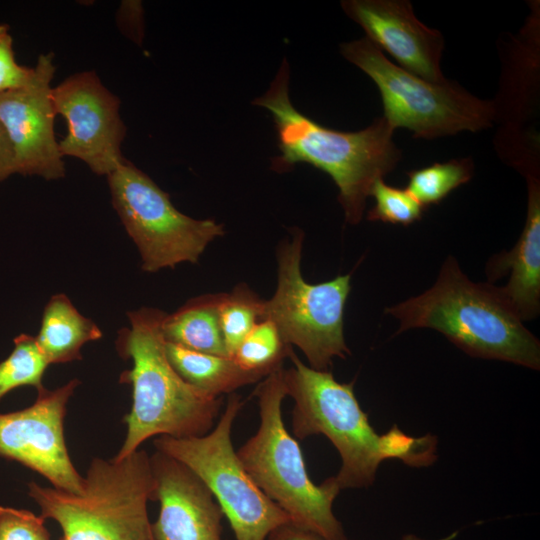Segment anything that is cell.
Returning <instances> with one entry per match:
<instances>
[{"mask_svg":"<svg viewBox=\"0 0 540 540\" xmlns=\"http://www.w3.org/2000/svg\"><path fill=\"white\" fill-rule=\"evenodd\" d=\"M153 501L160 511L152 523L155 540H221L224 513L203 481L181 462L156 451L150 456Z\"/></svg>","mask_w":540,"mask_h":540,"instance_id":"15","label":"cell"},{"mask_svg":"<svg viewBox=\"0 0 540 540\" xmlns=\"http://www.w3.org/2000/svg\"><path fill=\"white\" fill-rule=\"evenodd\" d=\"M52 96L56 113L68 128L59 141L62 156L81 160L97 175L111 174L125 160L121 145L126 127L118 97L94 71L67 77L53 87Z\"/></svg>","mask_w":540,"mask_h":540,"instance_id":"12","label":"cell"},{"mask_svg":"<svg viewBox=\"0 0 540 540\" xmlns=\"http://www.w3.org/2000/svg\"><path fill=\"white\" fill-rule=\"evenodd\" d=\"M33 69L27 85L0 94V122L13 149L15 173L57 180L65 166L54 131L53 54H41Z\"/></svg>","mask_w":540,"mask_h":540,"instance_id":"13","label":"cell"},{"mask_svg":"<svg viewBox=\"0 0 540 540\" xmlns=\"http://www.w3.org/2000/svg\"><path fill=\"white\" fill-rule=\"evenodd\" d=\"M289 66L284 60L269 89L253 104L271 112L281 154L273 168L282 172L298 162L311 164L333 179L350 224L361 221L374 182L392 172L401 159L394 129L384 117L356 132L321 126L295 109L289 98Z\"/></svg>","mask_w":540,"mask_h":540,"instance_id":"2","label":"cell"},{"mask_svg":"<svg viewBox=\"0 0 540 540\" xmlns=\"http://www.w3.org/2000/svg\"><path fill=\"white\" fill-rule=\"evenodd\" d=\"M79 385L74 378L56 389L43 386L32 405L0 414V458L16 461L70 493L83 486L64 437L67 404Z\"/></svg>","mask_w":540,"mask_h":540,"instance_id":"11","label":"cell"},{"mask_svg":"<svg viewBox=\"0 0 540 540\" xmlns=\"http://www.w3.org/2000/svg\"><path fill=\"white\" fill-rule=\"evenodd\" d=\"M14 174L16 173L13 149L0 122V183Z\"/></svg>","mask_w":540,"mask_h":540,"instance_id":"29","label":"cell"},{"mask_svg":"<svg viewBox=\"0 0 540 540\" xmlns=\"http://www.w3.org/2000/svg\"><path fill=\"white\" fill-rule=\"evenodd\" d=\"M370 196L375 204L368 211L369 221L408 226L420 220L425 210L406 188L391 186L382 178L374 182Z\"/></svg>","mask_w":540,"mask_h":540,"instance_id":"24","label":"cell"},{"mask_svg":"<svg viewBox=\"0 0 540 540\" xmlns=\"http://www.w3.org/2000/svg\"><path fill=\"white\" fill-rule=\"evenodd\" d=\"M165 351L173 368L186 382L212 396L232 393L266 377L243 369L229 356L197 352L166 341Z\"/></svg>","mask_w":540,"mask_h":540,"instance_id":"19","label":"cell"},{"mask_svg":"<svg viewBox=\"0 0 540 540\" xmlns=\"http://www.w3.org/2000/svg\"><path fill=\"white\" fill-rule=\"evenodd\" d=\"M342 55L366 73L379 89L384 119L395 130L407 128L416 138L434 139L491 126L497 108L456 82H431L391 62L366 37L343 43Z\"/></svg>","mask_w":540,"mask_h":540,"instance_id":"7","label":"cell"},{"mask_svg":"<svg viewBox=\"0 0 540 540\" xmlns=\"http://www.w3.org/2000/svg\"><path fill=\"white\" fill-rule=\"evenodd\" d=\"M384 312L399 321L396 334L430 328L471 357L540 368V342L492 283H476L449 255L434 285Z\"/></svg>","mask_w":540,"mask_h":540,"instance_id":"4","label":"cell"},{"mask_svg":"<svg viewBox=\"0 0 540 540\" xmlns=\"http://www.w3.org/2000/svg\"><path fill=\"white\" fill-rule=\"evenodd\" d=\"M220 297L202 295L166 314L161 325L164 340L197 352L229 356L219 320Z\"/></svg>","mask_w":540,"mask_h":540,"instance_id":"18","label":"cell"},{"mask_svg":"<svg viewBox=\"0 0 540 540\" xmlns=\"http://www.w3.org/2000/svg\"><path fill=\"white\" fill-rule=\"evenodd\" d=\"M165 315L157 308L129 311V326L120 329L115 340L119 356L132 365L119 378L131 386L132 406L123 418L127 433L115 459L130 455L154 436L205 435L220 414L222 399L186 382L168 360L161 330Z\"/></svg>","mask_w":540,"mask_h":540,"instance_id":"3","label":"cell"},{"mask_svg":"<svg viewBox=\"0 0 540 540\" xmlns=\"http://www.w3.org/2000/svg\"><path fill=\"white\" fill-rule=\"evenodd\" d=\"M244 402L231 393L217 424L205 435L158 436L156 451L188 467L211 491L236 540H265L288 515L253 482L235 451L231 433Z\"/></svg>","mask_w":540,"mask_h":540,"instance_id":"8","label":"cell"},{"mask_svg":"<svg viewBox=\"0 0 540 540\" xmlns=\"http://www.w3.org/2000/svg\"><path fill=\"white\" fill-rule=\"evenodd\" d=\"M341 6L398 66L431 82L446 80L440 66L444 38L417 19L409 1L346 0Z\"/></svg>","mask_w":540,"mask_h":540,"instance_id":"14","label":"cell"},{"mask_svg":"<svg viewBox=\"0 0 540 540\" xmlns=\"http://www.w3.org/2000/svg\"><path fill=\"white\" fill-rule=\"evenodd\" d=\"M265 540H325L320 535L300 528L291 522L275 528Z\"/></svg>","mask_w":540,"mask_h":540,"instance_id":"28","label":"cell"},{"mask_svg":"<svg viewBox=\"0 0 540 540\" xmlns=\"http://www.w3.org/2000/svg\"><path fill=\"white\" fill-rule=\"evenodd\" d=\"M291 348L283 342L274 323L263 319L238 345L232 358L243 369L267 376L282 366Z\"/></svg>","mask_w":540,"mask_h":540,"instance_id":"21","label":"cell"},{"mask_svg":"<svg viewBox=\"0 0 540 540\" xmlns=\"http://www.w3.org/2000/svg\"><path fill=\"white\" fill-rule=\"evenodd\" d=\"M471 158L451 159L443 163L407 172L406 189L424 207L439 204L453 190L467 183L473 176Z\"/></svg>","mask_w":540,"mask_h":540,"instance_id":"20","label":"cell"},{"mask_svg":"<svg viewBox=\"0 0 540 540\" xmlns=\"http://www.w3.org/2000/svg\"><path fill=\"white\" fill-rule=\"evenodd\" d=\"M292 367L283 372L287 396L294 401L292 433L296 439L326 436L341 458L331 477L343 489L367 488L386 459H399L411 467H426L437 459L438 439L430 433L414 437L394 425L379 434L371 426L354 393V381L342 383L333 374L306 366L289 350Z\"/></svg>","mask_w":540,"mask_h":540,"instance_id":"1","label":"cell"},{"mask_svg":"<svg viewBox=\"0 0 540 540\" xmlns=\"http://www.w3.org/2000/svg\"><path fill=\"white\" fill-rule=\"evenodd\" d=\"M121 27L127 35L138 41L142 37V9L141 3L125 1L119 11Z\"/></svg>","mask_w":540,"mask_h":540,"instance_id":"27","label":"cell"},{"mask_svg":"<svg viewBox=\"0 0 540 540\" xmlns=\"http://www.w3.org/2000/svg\"><path fill=\"white\" fill-rule=\"evenodd\" d=\"M13 341L12 352L0 362V400L19 387H43L42 379L49 366L35 336L21 333Z\"/></svg>","mask_w":540,"mask_h":540,"instance_id":"22","label":"cell"},{"mask_svg":"<svg viewBox=\"0 0 540 540\" xmlns=\"http://www.w3.org/2000/svg\"><path fill=\"white\" fill-rule=\"evenodd\" d=\"M0 540H50V535L41 515L0 506Z\"/></svg>","mask_w":540,"mask_h":540,"instance_id":"25","label":"cell"},{"mask_svg":"<svg viewBox=\"0 0 540 540\" xmlns=\"http://www.w3.org/2000/svg\"><path fill=\"white\" fill-rule=\"evenodd\" d=\"M28 495L44 519L60 525V540H155L147 509L154 477L144 450L122 459L93 458L79 493L30 482Z\"/></svg>","mask_w":540,"mask_h":540,"instance_id":"5","label":"cell"},{"mask_svg":"<svg viewBox=\"0 0 540 540\" xmlns=\"http://www.w3.org/2000/svg\"><path fill=\"white\" fill-rule=\"evenodd\" d=\"M284 368L272 371L258 384L260 424L237 451L244 469L257 487L296 526L325 540H348L333 512L340 490L331 477L316 485L309 477L300 445L286 429L282 401L287 396Z\"/></svg>","mask_w":540,"mask_h":540,"instance_id":"6","label":"cell"},{"mask_svg":"<svg viewBox=\"0 0 540 540\" xmlns=\"http://www.w3.org/2000/svg\"><path fill=\"white\" fill-rule=\"evenodd\" d=\"M33 73V67L17 63L9 26L0 24V94L27 85Z\"/></svg>","mask_w":540,"mask_h":540,"instance_id":"26","label":"cell"},{"mask_svg":"<svg viewBox=\"0 0 540 540\" xmlns=\"http://www.w3.org/2000/svg\"><path fill=\"white\" fill-rule=\"evenodd\" d=\"M521 171L528 184L524 228L515 246L492 256L485 271L489 283L509 274L507 284L499 290L518 317L527 321L540 312V180L535 168Z\"/></svg>","mask_w":540,"mask_h":540,"instance_id":"16","label":"cell"},{"mask_svg":"<svg viewBox=\"0 0 540 540\" xmlns=\"http://www.w3.org/2000/svg\"><path fill=\"white\" fill-rule=\"evenodd\" d=\"M102 336L99 326L82 315L68 296L57 293L44 307L35 339L50 365L81 360L82 347Z\"/></svg>","mask_w":540,"mask_h":540,"instance_id":"17","label":"cell"},{"mask_svg":"<svg viewBox=\"0 0 540 540\" xmlns=\"http://www.w3.org/2000/svg\"><path fill=\"white\" fill-rule=\"evenodd\" d=\"M302 247L300 230L280 245L277 288L272 298L263 301L262 320L272 321L283 342L298 347L311 368L328 371L333 358L345 359L351 354L344 338L351 274L307 283L300 269Z\"/></svg>","mask_w":540,"mask_h":540,"instance_id":"9","label":"cell"},{"mask_svg":"<svg viewBox=\"0 0 540 540\" xmlns=\"http://www.w3.org/2000/svg\"><path fill=\"white\" fill-rule=\"evenodd\" d=\"M401 540H427V539H424L415 534H406L401 538Z\"/></svg>","mask_w":540,"mask_h":540,"instance_id":"30","label":"cell"},{"mask_svg":"<svg viewBox=\"0 0 540 540\" xmlns=\"http://www.w3.org/2000/svg\"><path fill=\"white\" fill-rule=\"evenodd\" d=\"M262 309L263 300L245 285L237 286L229 294L221 293L219 320L230 357L246 335L262 320Z\"/></svg>","mask_w":540,"mask_h":540,"instance_id":"23","label":"cell"},{"mask_svg":"<svg viewBox=\"0 0 540 540\" xmlns=\"http://www.w3.org/2000/svg\"><path fill=\"white\" fill-rule=\"evenodd\" d=\"M107 179L113 207L138 249L145 272L196 263L207 245L224 234L222 224L177 210L169 195L126 159Z\"/></svg>","mask_w":540,"mask_h":540,"instance_id":"10","label":"cell"}]
</instances>
